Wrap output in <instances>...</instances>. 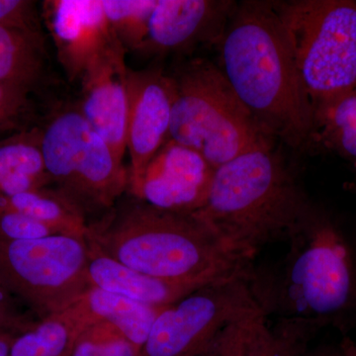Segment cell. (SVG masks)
Here are the masks:
<instances>
[{"label": "cell", "mask_w": 356, "mask_h": 356, "mask_svg": "<svg viewBox=\"0 0 356 356\" xmlns=\"http://www.w3.org/2000/svg\"><path fill=\"white\" fill-rule=\"evenodd\" d=\"M222 74L262 130L293 147L315 129L314 109L275 4L245 2L222 35Z\"/></svg>", "instance_id": "6da1fadb"}, {"label": "cell", "mask_w": 356, "mask_h": 356, "mask_svg": "<svg viewBox=\"0 0 356 356\" xmlns=\"http://www.w3.org/2000/svg\"><path fill=\"white\" fill-rule=\"evenodd\" d=\"M314 209L269 140L217 168L194 215L232 254L252 264L262 248L298 233Z\"/></svg>", "instance_id": "7a4b0ae2"}, {"label": "cell", "mask_w": 356, "mask_h": 356, "mask_svg": "<svg viewBox=\"0 0 356 356\" xmlns=\"http://www.w3.org/2000/svg\"><path fill=\"white\" fill-rule=\"evenodd\" d=\"M127 195L88 222L86 241L106 257L154 277L204 283L252 264L232 254L195 215L158 209Z\"/></svg>", "instance_id": "3957f363"}, {"label": "cell", "mask_w": 356, "mask_h": 356, "mask_svg": "<svg viewBox=\"0 0 356 356\" xmlns=\"http://www.w3.org/2000/svg\"><path fill=\"white\" fill-rule=\"evenodd\" d=\"M268 266L250 264L245 280L267 318H298L324 327L356 309V255L341 229L317 209Z\"/></svg>", "instance_id": "277c9868"}, {"label": "cell", "mask_w": 356, "mask_h": 356, "mask_svg": "<svg viewBox=\"0 0 356 356\" xmlns=\"http://www.w3.org/2000/svg\"><path fill=\"white\" fill-rule=\"evenodd\" d=\"M172 77L168 139L197 152L214 168L270 140L220 67L195 60Z\"/></svg>", "instance_id": "5b68a950"}, {"label": "cell", "mask_w": 356, "mask_h": 356, "mask_svg": "<svg viewBox=\"0 0 356 356\" xmlns=\"http://www.w3.org/2000/svg\"><path fill=\"white\" fill-rule=\"evenodd\" d=\"M315 114L356 88V1L275 4Z\"/></svg>", "instance_id": "8992f818"}, {"label": "cell", "mask_w": 356, "mask_h": 356, "mask_svg": "<svg viewBox=\"0 0 356 356\" xmlns=\"http://www.w3.org/2000/svg\"><path fill=\"white\" fill-rule=\"evenodd\" d=\"M51 186L95 221L127 193L129 170L76 108L57 112L41 128Z\"/></svg>", "instance_id": "52a82bcc"}, {"label": "cell", "mask_w": 356, "mask_h": 356, "mask_svg": "<svg viewBox=\"0 0 356 356\" xmlns=\"http://www.w3.org/2000/svg\"><path fill=\"white\" fill-rule=\"evenodd\" d=\"M86 238L0 242V282L38 320L67 310L91 287Z\"/></svg>", "instance_id": "ba28073f"}, {"label": "cell", "mask_w": 356, "mask_h": 356, "mask_svg": "<svg viewBox=\"0 0 356 356\" xmlns=\"http://www.w3.org/2000/svg\"><path fill=\"white\" fill-rule=\"evenodd\" d=\"M247 269L163 307L139 356H200L229 325L261 313L248 288Z\"/></svg>", "instance_id": "9c48e42d"}, {"label": "cell", "mask_w": 356, "mask_h": 356, "mask_svg": "<svg viewBox=\"0 0 356 356\" xmlns=\"http://www.w3.org/2000/svg\"><path fill=\"white\" fill-rule=\"evenodd\" d=\"M215 170L197 152L168 139L129 178L127 193L158 209L194 214L207 201Z\"/></svg>", "instance_id": "30bf717a"}, {"label": "cell", "mask_w": 356, "mask_h": 356, "mask_svg": "<svg viewBox=\"0 0 356 356\" xmlns=\"http://www.w3.org/2000/svg\"><path fill=\"white\" fill-rule=\"evenodd\" d=\"M44 13L58 58L70 81L83 79L104 54L119 46L102 0H51Z\"/></svg>", "instance_id": "8fae6325"}, {"label": "cell", "mask_w": 356, "mask_h": 356, "mask_svg": "<svg viewBox=\"0 0 356 356\" xmlns=\"http://www.w3.org/2000/svg\"><path fill=\"white\" fill-rule=\"evenodd\" d=\"M129 178L135 177L168 140L175 83L161 70H128Z\"/></svg>", "instance_id": "7c38bea8"}, {"label": "cell", "mask_w": 356, "mask_h": 356, "mask_svg": "<svg viewBox=\"0 0 356 356\" xmlns=\"http://www.w3.org/2000/svg\"><path fill=\"white\" fill-rule=\"evenodd\" d=\"M126 50L115 47L91 65L81 81L79 111L123 163L127 149L128 67Z\"/></svg>", "instance_id": "4fadbf2b"}, {"label": "cell", "mask_w": 356, "mask_h": 356, "mask_svg": "<svg viewBox=\"0 0 356 356\" xmlns=\"http://www.w3.org/2000/svg\"><path fill=\"white\" fill-rule=\"evenodd\" d=\"M233 3L212 0H158L147 38L146 55L182 51L219 37Z\"/></svg>", "instance_id": "5bb4252c"}, {"label": "cell", "mask_w": 356, "mask_h": 356, "mask_svg": "<svg viewBox=\"0 0 356 356\" xmlns=\"http://www.w3.org/2000/svg\"><path fill=\"white\" fill-rule=\"evenodd\" d=\"M88 277L91 287L117 293L154 307L170 305L209 284L197 281L163 280L138 273L102 254L89 243Z\"/></svg>", "instance_id": "9a60e30c"}, {"label": "cell", "mask_w": 356, "mask_h": 356, "mask_svg": "<svg viewBox=\"0 0 356 356\" xmlns=\"http://www.w3.org/2000/svg\"><path fill=\"white\" fill-rule=\"evenodd\" d=\"M70 308L88 327L102 322L113 325L140 351L163 307L146 305L117 293L90 287Z\"/></svg>", "instance_id": "2e32d148"}, {"label": "cell", "mask_w": 356, "mask_h": 356, "mask_svg": "<svg viewBox=\"0 0 356 356\" xmlns=\"http://www.w3.org/2000/svg\"><path fill=\"white\" fill-rule=\"evenodd\" d=\"M51 186L41 149V128L0 139V200Z\"/></svg>", "instance_id": "e0dca14e"}, {"label": "cell", "mask_w": 356, "mask_h": 356, "mask_svg": "<svg viewBox=\"0 0 356 356\" xmlns=\"http://www.w3.org/2000/svg\"><path fill=\"white\" fill-rule=\"evenodd\" d=\"M41 32L0 25V83L32 90L44 70Z\"/></svg>", "instance_id": "ac0fdd59"}, {"label": "cell", "mask_w": 356, "mask_h": 356, "mask_svg": "<svg viewBox=\"0 0 356 356\" xmlns=\"http://www.w3.org/2000/svg\"><path fill=\"white\" fill-rule=\"evenodd\" d=\"M0 209L36 220L58 235L86 238L88 220L76 206L53 186L43 187L0 200Z\"/></svg>", "instance_id": "d6986e66"}, {"label": "cell", "mask_w": 356, "mask_h": 356, "mask_svg": "<svg viewBox=\"0 0 356 356\" xmlns=\"http://www.w3.org/2000/svg\"><path fill=\"white\" fill-rule=\"evenodd\" d=\"M322 325L298 318H277L269 325L261 315L255 321L245 356H304Z\"/></svg>", "instance_id": "ffe728a7"}, {"label": "cell", "mask_w": 356, "mask_h": 356, "mask_svg": "<svg viewBox=\"0 0 356 356\" xmlns=\"http://www.w3.org/2000/svg\"><path fill=\"white\" fill-rule=\"evenodd\" d=\"M327 147L356 168V88L315 114V128Z\"/></svg>", "instance_id": "44dd1931"}, {"label": "cell", "mask_w": 356, "mask_h": 356, "mask_svg": "<svg viewBox=\"0 0 356 356\" xmlns=\"http://www.w3.org/2000/svg\"><path fill=\"white\" fill-rule=\"evenodd\" d=\"M158 0H102L105 15L124 49L138 51L149 32Z\"/></svg>", "instance_id": "7402d4cb"}, {"label": "cell", "mask_w": 356, "mask_h": 356, "mask_svg": "<svg viewBox=\"0 0 356 356\" xmlns=\"http://www.w3.org/2000/svg\"><path fill=\"white\" fill-rule=\"evenodd\" d=\"M140 351L108 323H97L77 337L72 356H139Z\"/></svg>", "instance_id": "603a6c76"}, {"label": "cell", "mask_w": 356, "mask_h": 356, "mask_svg": "<svg viewBox=\"0 0 356 356\" xmlns=\"http://www.w3.org/2000/svg\"><path fill=\"white\" fill-rule=\"evenodd\" d=\"M30 92L20 86L0 83V135L30 128L26 123L32 112Z\"/></svg>", "instance_id": "cb8c5ba5"}, {"label": "cell", "mask_w": 356, "mask_h": 356, "mask_svg": "<svg viewBox=\"0 0 356 356\" xmlns=\"http://www.w3.org/2000/svg\"><path fill=\"white\" fill-rule=\"evenodd\" d=\"M261 313L229 325L200 356H245L257 318Z\"/></svg>", "instance_id": "d4e9b609"}, {"label": "cell", "mask_w": 356, "mask_h": 356, "mask_svg": "<svg viewBox=\"0 0 356 356\" xmlns=\"http://www.w3.org/2000/svg\"><path fill=\"white\" fill-rule=\"evenodd\" d=\"M38 322V318L14 298L0 282V336L15 339Z\"/></svg>", "instance_id": "484cf974"}, {"label": "cell", "mask_w": 356, "mask_h": 356, "mask_svg": "<svg viewBox=\"0 0 356 356\" xmlns=\"http://www.w3.org/2000/svg\"><path fill=\"white\" fill-rule=\"evenodd\" d=\"M58 235L44 224L7 209H0V242L35 240Z\"/></svg>", "instance_id": "4316f807"}, {"label": "cell", "mask_w": 356, "mask_h": 356, "mask_svg": "<svg viewBox=\"0 0 356 356\" xmlns=\"http://www.w3.org/2000/svg\"><path fill=\"white\" fill-rule=\"evenodd\" d=\"M0 25L40 31L35 2L27 0H0Z\"/></svg>", "instance_id": "83f0119b"}, {"label": "cell", "mask_w": 356, "mask_h": 356, "mask_svg": "<svg viewBox=\"0 0 356 356\" xmlns=\"http://www.w3.org/2000/svg\"><path fill=\"white\" fill-rule=\"evenodd\" d=\"M304 356H341L339 348L330 346H322L309 350Z\"/></svg>", "instance_id": "f1b7e54d"}, {"label": "cell", "mask_w": 356, "mask_h": 356, "mask_svg": "<svg viewBox=\"0 0 356 356\" xmlns=\"http://www.w3.org/2000/svg\"><path fill=\"white\" fill-rule=\"evenodd\" d=\"M339 350L341 356H356V341L350 337H343Z\"/></svg>", "instance_id": "f546056e"}, {"label": "cell", "mask_w": 356, "mask_h": 356, "mask_svg": "<svg viewBox=\"0 0 356 356\" xmlns=\"http://www.w3.org/2000/svg\"><path fill=\"white\" fill-rule=\"evenodd\" d=\"M13 337L0 336V356H8Z\"/></svg>", "instance_id": "4dcf8cb0"}]
</instances>
